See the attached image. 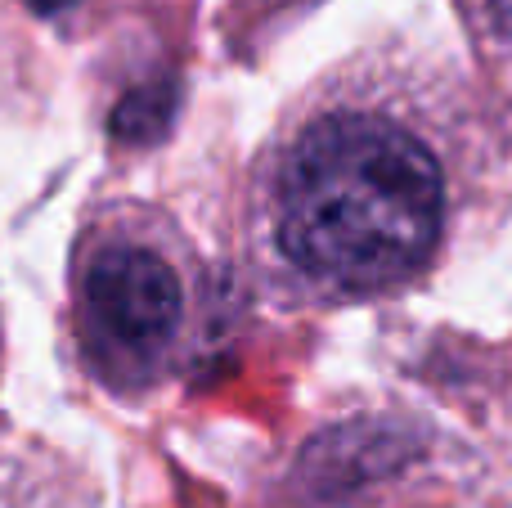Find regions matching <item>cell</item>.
Masks as SVG:
<instances>
[{
	"label": "cell",
	"instance_id": "6da1fadb",
	"mask_svg": "<svg viewBox=\"0 0 512 508\" xmlns=\"http://www.w3.org/2000/svg\"><path fill=\"white\" fill-rule=\"evenodd\" d=\"M512 207V144L454 54L382 36L274 113L239 185V275L270 315L427 288Z\"/></svg>",
	"mask_w": 512,
	"mask_h": 508
},
{
	"label": "cell",
	"instance_id": "7a4b0ae2",
	"mask_svg": "<svg viewBox=\"0 0 512 508\" xmlns=\"http://www.w3.org/2000/svg\"><path fill=\"white\" fill-rule=\"evenodd\" d=\"M216 279L171 207L99 194L81 207L63 266V338L99 396L149 405L212 347Z\"/></svg>",
	"mask_w": 512,
	"mask_h": 508
},
{
	"label": "cell",
	"instance_id": "3957f363",
	"mask_svg": "<svg viewBox=\"0 0 512 508\" xmlns=\"http://www.w3.org/2000/svg\"><path fill=\"white\" fill-rule=\"evenodd\" d=\"M463 459L427 419L360 410L301 432L256 486V508H459Z\"/></svg>",
	"mask_w": 512,
	"mask_h": 508
},
{
	"label": "cell",
	"instance_id": "277c9868",
	"mask_svg": "<svg viewBox=\"0 0 512 508\" xmlns=\"http://www.w3.org/2000/svg\"><path fill=\"white\" fill-rule=\"evenodd\" d=\"M472 54V77L512 144V0H450Z\"/></svg>",
	"mask_w": 512,
	"mask_h": 508
},
{
	"label": "cell",
	"instance_id": "5b68a950",
	"mask_svg": "<svg viewBox=\"0 0 512 508\" xmlns=\"http://www.w3.org/2000/svg\"><path fill=\"white\" fill-rule=\"evenodd\" d=\"M315 0H225V14L216 18L230 59L256 63L288 23H297L301 9H310Z\"/></svg>",
	"mask_w": 512,
	"mask_h": 508
},
{
	"label": "cell",
	"instance_id": "8992f818",
	"mask_svg": "<svg viewBox=\"0 0 512 508\" xmlns=\"http://www.w3.org/2000/svg\"><path fill=\"white\" fill-rule=\"evenodd\" d=\"M180 104V86L176 77H158V81H140L135 90H126L113 104L108 117V140L122 144V149H153V144L167 135L171 117Z\"/></svg>",
	"mask_w": 512,
	"mask_h": 508
},
{
	"label": "cell",
	"instance_id": "52a82bcc",
	"mask_svg": "<svg viewBox=\"0 0 512 508\" xmlns=\"http://www.w3.org/2000/svg\"><path fill=\"white\" fill-rule=\"evenodd\" d=\"M0 378H5V315H0Z\"/></svg>",
	"mask_w": 512,
	"mask_h": 508
}]
</instances>
